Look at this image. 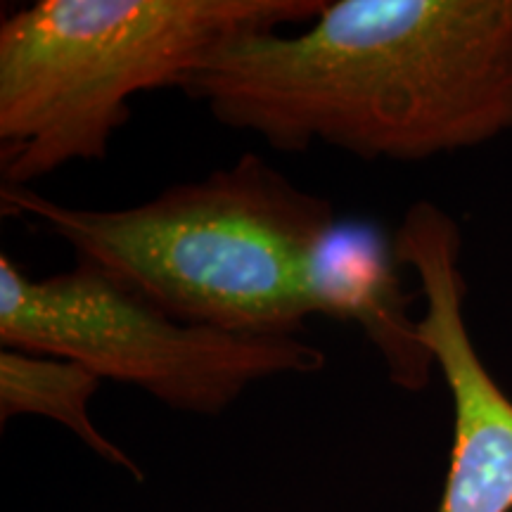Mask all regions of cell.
I'll list each match as a JSON object with an SVG mask.
<instances>
[{"instance_id": "cell-1", "label": "cell", "mask_w": 512, "mask_h": 512, "mask_svg": "<svg viewBox=\"0 0 512 512\" xmlns=\"http://www.w3.org/2000/svg\"><path fill=\"white\" fill-rule=\"evenodd\" d=\"M181 91L275 150L422 162L512 128V0H335L226 43Z\"/></svg>"}, {"instance_id": "cell-6", "label": "cell", "mask_w": 512, "mask_h": 512, "mask_svg": "<svg viewBox=\"0 0 512 512\" xmlns=\"http://www.w3.org/2000/svg\"><path fill=\"white\" fill-rule=\"evenodd\" d=\"M396 268L392 240L366 223H337L318 249L313 290L320 316L361 325L392 382L420 392L437 363L420 339L418 318L408 316L411 297Z\"/></svg>"}, {"instance_id": "cell-2", "label": "cell", "mask_w": 512, "mask_h": 512, "mask_svg": "<svg viewBox=\"0 0 512 512\" xmlns=\"http://www.w3.org/2000/svg\"><path fill=\"white\" fill-rule=\"evenodd\" d=\"M0 204L185 323L302 337L320 316L313 266L337 226L335 207L254 152L136 207H64L8 185Z\"/></svg>"}, {"instance_id": "cell-3", "label": "cell", "mask_w": 512, "mask_h": 512, "mask_svg": "<svg viewBox=\"0 0 512 512\" xmlns=\"http://www.w3.org/2000/svg\"><path fill=\"white\" fill-rule=\"evenodd\" d=\"M328 0H38L0 24V176L8 188L102 162L131 100L183 88L247 34L302 27Z\"/></svg>"}, {"instance_id": "cell-4", "label": "cell", "mask_w": 512, "mask_h": 512, "mask_svg": "<svg viewBox=\"0 0 512 512\" xmlns=\"http://www.w3.org/2000/svg\"><path fill=\"white\" fill-rule=\"evenodd\" d=\"M0 342L76 361L100 380L200 415L226 411L259 380L325 366L323 349L302 337H247L178 320L88 261L29 278L8 254H0Z\"/></svg>"}, {"instance_id": "cell-5", "label": "cell", "mask_w": 512, "mask_h": 512, "mask_svg": "<svg viewBox=\"0 0 512 512\" xmlns=\"http://www.w3.org/2000/svg\"><path fill=\"white\" fill-rule=\"evenodd\" d=\"M392 245L399 266L418 275L420 339L453 399V451L439 512H512V399L467 330L458 223L437 204L415 202Z\"/></svg>"}, {"instance_id": "cell-7", "label": "cell", "mask_w": 512, "mask_h": 512, "mask_svg": "<svg viewBox=\"0 0 512 512\" xmlns=\"http://www.w3.org/2000/svg\"><path fill=\"white\" fill-rule=\"evenodd\" d=\"M100 377L76 361L31 351L3 347L0 351V418L15 415H43L72 430L83 444L114 465L126 467L138 479L143 472L136 463L102 437L91 420L88 406L98 392Z\"/></svg>"}]
</instances>
